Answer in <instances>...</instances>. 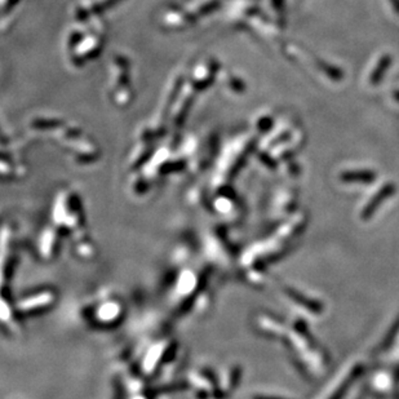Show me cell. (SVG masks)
<instances>
[{
	"instance_id": "1",
	"label": "cell",
	"mask_w": 399,
	"mask_h": 399,
	"mask_svg": "<svg viewBox=\"0 0 399 399\" xmlns=\"http://www.w3.org/2000/svg\"><path fill=\"white\" fill-rule=\"evenodd\" d=\"M373 178H375L373 172H346L343 176L344 181H359L361 180L364 182L373 181Z\"/></svg>"
},
{
	"instance_id": "2",
	"label": "cell",
	"mask_w": 399,
	"mask_h": 399,
	"mask_svg": "<svg viewBox=\"0 0 399 399\" xmlns=\"http://www.w3.org/2000/svg\"><path fill=\"white\" fill-rule=\"evenodd\" d=\"M389 63H391V58H389V57H384V58H382V63L376 68V71L373 72V77H371V83H373V84H376L377 81H380V78L384 75L385 69L389 66Z\"/></svg>"
},
{
	"instance_id": "3",
	"label": "cell",
	"mask_w": 399,
	"mask_h": 399,
	"mask_svg": "<svg viewBox=\"0 0 399 399\" xmlns=\"http://www.w3.org/2000/svg\"><path fill=\"white\" fill-rule=\"evenodd\" d=\"M256 399H283V398H276V397H256Z\"/></svg>"
},
{
	"instance_id": "4",
	"label": "cell",
	"mask_w": 399,
	"mask_h": 399,
	"mask_svg": "<svg viewBox=\"0 0 399 399\" xmlns=\"http://www.w3.org/2000/svg\"><path fill=\"white\" fill-rule=\"evenodd\" d=\"M396 97L398 98L399 100V93H397V95H396Z\"/></svg>"
}]
</instances>
